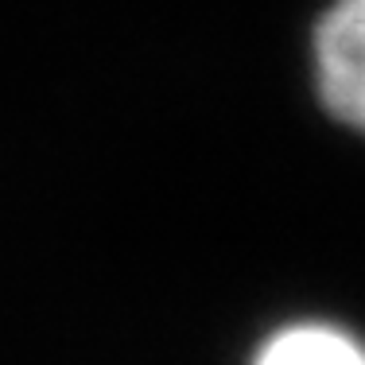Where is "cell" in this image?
<instances>
[{"mask_svg":"<svg viewBox=\"0 0 365 365\" xmlns=\"http://www.w3.org/2000/svg\"><path fill=\"white\" fill-rule=\"evenodd\" d=\"M315 82L330 117L365 133V0H334L319 20Z\"/></svg>","mask_w":365,"mask_h":365,"instance_id":"cell-1","label":"cell"},{"mask_svg":"<svg viewBox=\"0 0 365 365\" xmlns=\"http://www.w3.org/2000/svg\"><path fill=\"white\" fill-rule=\"evenodd\" d=\"M257 361L264 365H365V342L342 327L330 323H292L280 327L257 350Z\"/></svg>","mask_w":365,"mask_h":365,"instance_id":"cell-2","label":"cell"}]
</instances>
